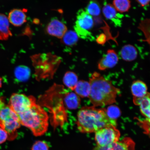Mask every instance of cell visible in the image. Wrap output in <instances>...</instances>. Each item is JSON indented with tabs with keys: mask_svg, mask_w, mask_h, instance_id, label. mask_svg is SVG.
Segmentation results:
<instances>
[{
	"mask_svg": "<svg viewBox=\"0 0 150 150\" xmlns=\"http://www.w3.org/2000/svg\"><path fill=\"white\" fill-rule=\"evenodd\" d=\"M17 115L21 125L29 128L35 136H42L47 130L48 114L36 102Z\"/></svg>",
	"mask_w": 150,
	"mask_h": 150,
	"instance_id": "3957f363",
	"label": "cell"
},
{
	"mask_svg": "<svg viewBox=\"0 0 150 150\" xmlns=\"http://www.w3.org/2000/svg\"><path fill=\"white\" fill-rule=\"evenodd\" d=\"M74 91L76 95L81 98L89 97L91 92L89 82L84 80L78 81Z\"/></svg>",
	"mask_w": 150,
	"mask_h": 150,
	"instance_id": "2e32d148",
	"label": "cell"
},
{
	"mask_svg": "<svg viewBox=\"0 0 150 150\" xmlns=\"http://www.w3.org/2000/svg\"><path fill=\"white\" fill-rule=\"evenodd\" d=\"M133 102L139 106L141 112L145 117L144 120L140 121L141 125L148 134H150V93L143 98H133Z\"/></svg>",
	"mask_w": 150,
	"mask_h": 150,
	"instance_id": "52a82bcc",
	"label": "cell"
},
{
	"mask_svg": "<svg viewBox=\"0 0 150 150\" xmlns=\"http://www.w3.org/2000/svg\"><path fill=\"white\" fill-rule=\"evenodd\" d=\"M103 16L107 19L114 21L118 18V12L112 4H106L102 8Z\"/></svg>",
	"mask_w": 150,
	"mask_h": 150,
	"instance_id": "d6986e66",
	"label": "cell"
},
{
	"mask_svg": "<svg viewBox=\"0 0 150 150\" xmlns=\"http://www.w3.org/2000/svg\"><path fill=\"white\" fill-rule=\"evenodd\" d=\"M49 147L45 142L44 141H38L34 144L31 150H49Z\"/></svg>",
	"mask_w": 150,
	"mask_h": 150,
	"instance_id": "484cf974",
	"label": "cell"
},
{
	"mask_svg": "<svg viewBox=\"0 0 150 150\" xmlns=\"http://www.w3.org/2000/svg\"><path fill=\"white\" fill-rule=\"evenodd\" d=\"M2 85V79L1 78H0V88L1 87Z\"/></svg>",
	"mask_w": 150,
	"mask_h": 150,
	"instance_id": "4dcf8cb0",
	"label": "cell"
},
{
	"mask_svg": "<svg viewBox=\"0 0 150 150\" xmlns=\"http://www.w3.org/2000/svg\"><path fill=\"white\" fill-rule=\"evenodd\" d=\"M93 150H108V146L105 147H101L97 146Z\"/></svg>",
	"mask_w": 150,
	"mask_h": 150,
	"instance_id": "f1b7e54d",
	"label": "cell"
},
{
	"mask_svg": "<svg viewBox=\"0 0 150 150\" xmlns=\"http://www.w3.org/2000/svg\"><path fill=\"white\" fill-rule=\"evenodd\" d=\"M135 144L129 137L123 138L121 141L108 146V150H135Z\"/></svg>",
	"mask_w": 150,
	"mask_h": 150,
	"instance_id": "9a60e30c",
	"label": "cell"
},
{
	"mask_svg": "<svg viewBox=\"0 0 150 150\" xmlns=\"http://www.w3.org/2000/svg\"><path fill=\"white\" fill-rule=\"evenodd\" d=\"M45 31L51 36L62 39L67 31V27L61 21L57 18H53L47 25Z\"/></svg>",
	"mask_w": 150,
	"mask_h": 150,
	"instance_id": "ba28073f",
	"label": "cell"
},
{
	"mask_svg": "<svg viewBox=\"0 0 150 150\" xmlns=\"http://www.w3.org/2000/svg\"><path fill=\"white\" fill-rule=\"evenodd\" d=\"M63 82L69 89L71 91H74L78 82V76L74 72L68 71L65 74Z\"/></svg>",
	"mask_w": 150,
	"mask_h": 150,
	"instance_id": "ac0fdd59",
	"label": "cell"
},
{
	"mask_svg": "<svg viewBox=\"0 0 150 150\" xmlns=\"http://www.w3.org/2000/svg\"><path fill=\"white\" fill-rule=\"evenodd\" d=\"M76 24L83 29L89 31L92 29L94 25L93 17L87 11L81 9L77 14Z\"/></svg>",
	"mask_w": 150,
	"mask_h": 150,
	"instance_id": "30bf717a",
	"label": "cell"
},
{
	"mask_svg": "<svg viewBox=\"0 0 150 150\" xmlns=\"http://www.w3.org/2000/svg\"><path fill=\"white\" fill-rule=\"evenodd\" d=\"M119 57L115 50H108L98 63L99 70L104 71L115 67L119 62Z\"/></svg>",
	"mask_w": 150,
	"mask_h": 150,
	"instance_id": "9c48e42d",
	"label": "cell"
},
{
	"mask_svg": "<svg viewBox=\"0 0 150 150\" xmlns=\"http://www.w3.org/2000/svg\"><path fill=\"white\" fill-rule=\"evenodd\" d=\"M12 36L8 18L4 14H0V40H6Z\"/></svg>",
	"mask_w": 150,
	"mask_h": 150,
	"instance_id": "5bb4252c",
	"label": "cell"
},
{
	"mask_svg": "<svg viewBox=\"0 0 150 150\" xmlns=\"http://www.w3.org/2000/svg\"><path fill=\"white\" fill-rule=\"evenodd\" d=\"M112 5L118 12H128L131 7L130 0H113Z\"/></svg>",
	"mask_w": 150,
	"mask_h": 150,
	"instance_id": "44dd1931",
	"label": "cell"
},
{
	"mask_svg": "<svg viewBox=\"0 0 150 150\" xmlns=\"http://www.w3.org/2000/svg\"><path fill=\"white\" fill-rule=\"evenodd\" d=\"M107 114L110 119L116 120L121 115L120 109L115 105H111L106 109Z\"/></svg>",
	"mask_w": 150,
	"mask_h": 150,
	"instance_id": "d4e9b609",
	"label": "cell"
},
{
	"mask_svg": "<svg viewBox=\"0 0 150 150\" xmlns=\"http://www.w3.org/2000/svg\"><path fill=\"white\" fill-rule=\"evenodd\" d=\"M85 10L93 17L98 16L101 13L100 6L96 1L91 0L88 4Z\"/></svg>",
	"mask_w": 150,
	"mask_h": 150,
	"instance_id": "7402d4cb",
	"label": "cell"
},
{
	"mask_svg": "<svg viewBox=\"0 0 150 150\" xmlns=\"http://www.w3.org/2000/svg\"><path fill=\"white\" fill-rule=\"evenodd\" d=\"M36 102L33 96H27L23 94L14 93L11 97L8 106L17 114L30 107Z\"/></svg>",
	"mask_w": 150,
	"mask_h": 150,
	"instance_id": "8992f818",
	"label": "cell"
},
{
	"mask_svg": "<svg viewBox=\"0 0 150 150\" xmlns=\"http://www.w3.org/2000/svg\"><path fill=\"white\" fill-rule=\"evenodd\" d=\"M120 55L123 60L131 62L136 59L138 52L135 47L132 45L127 44L122 48L120 52Z\"/></svg>",
	"mask_w": 150,
	"mask_h": 150,
	"instance_id": "4fadbf2b",
	"label": "cell"
},
{
	"mask_svg": "<svg viewBox=\"0 0 150 150\" xmlns=\"http://www.w3.org/2000/svg\"><path fill=\"white\" fill-rule=\"evenodd\" d=\"M76 125L81 132L90 133L110 125L116 126L117 122L108 117L106 109L86 106L79 110Z\"/></svg>",
	"mask_w": 150,
	"mask_h": 150,
	"instance_id": "6da1fadb",
	"label": "cell"
},
{
	"mask_svg": "<svg viewBox=\"0 0 150 150\" xmlns=\"http://www.w3.org/2000/svg\"><path fill=\"white\" fill-rule=\"evenodd\" d=\"M8 133L4 129L0 127V144L4 142L8 139Z\"/></svg>",
	"mask_w": 150,
	"mask_h": 150,
	"instance_id": "4316f807",
	"label": "cell"
},
{
	"mask_svg": "<svg viewBox=\"0 0 150 150\" xmlns=\"http://www.w3.org/2000/svg\"><path fill=\"white\" fill-rule=\"evenodd\" d=\"M21 125L18 116L8 105L5 104L0 108V127L8 133V139L16 138L17 131Z\"/></svg>",
	"mask_w": 150,
	"mask_h": 150,
	"instance_id": "277c9868",
	"label": "cell"
},
{
	"mask_svg": "<svg viewBox=\"0 0 150 150\" xmlns=\"http://www.w3.org/2000/svg\"><path fill=\"white\" fill-rule=\"evenodd\" d=\"M15 76L20 81H25L29 78L30 75L29 69L28 67L20 66L16 67L15 71Z\"/></svg>",
	"mask_w": 150,
	"mask_h": 150,
	"instance_id": "603a6c76",
	"label": "cell"
},
{
	"mask_svg": "<svg viewBox=\"0 0 150 150\" xmlns=\"http://www.w3.org/2000/svg\"><path fill=\"white\" fill-rule=\"evenodd\" d=\"M120 134L116 126L110 125L99 129L95 132V140L97 146L107 147L119 140Z\"/></svg>",
	"mask_w": 150,
	"mask_h": 150,
	"instance_id": "5b68a950",
	"label": "cell"
},
{
	"mask_svg": "<svg viewBox=\"0 0 150 150\" xmlns=\"http://www.w3.org/2000/svg\"><path fill=\"white\" fill-rule=\"evenodd\" d=\"M131 93L133 98H140L146 96L149 93L146 84L140 80L134 81L131 84Z\"/></svg>",
	"mask_w": 150,
	"mask_h": 150,
	"instance_id": "7c38bea8",
	"label": "cell"
},
{
	"mask_svg": "<svg viewBox=\"0 0 150 150\" xmlns=\"http://www.w3.org/2000/svg\"><path fill=\"white\" fill-rule=\"evenodd\" d=\"M26 9H14L9 12L8 20L9 23L16 27H20L27 22Z\"/></svg>",
	"mask_w": 150,
	"mask_h": 150,
	"instance_id": "8fae6325",
	"label": "cell"
},
{
	"mask_svg": "<svg viewBox=\"0 0 150 150\" xmlns=\"http://www.w3.org/2000/svg\"><path fill=\"white\" fill-rule=\"evenodd\" d=\"M62 42L65 45L73 46L77 43L79 37L75 31H67L62 39Z\"/></svg>",
	"mask_w": 150,
	"mask_h": 150,
	"instance_id": "ffe728a7",
	"label": "cell"
},
{
	"mask_svg": "<svg viewBox=\"0 0 150 150\" xmlns=\"http://www.w3.org/2000/svg\"><path fill=\"white\" fill-rule=\"evenodd\" d=\"M74 29L78 37L81 39L91 41H93L94 39L91 33L89 31L80 27L76 23L74 26Z\"/></svg>",
	"mask_w": 150,
	"mask_h": 150,
	"instance_id": "cb8c5ba5",
	"label": "cell"
},
{
	"mask_svg": "<svg viewBox=\"0 0 150 150\" xmlns=\"http://www.w3.org/2000/svg\"><path fill=\"white\" fill-rule=\"evenodd\" d=\"M91 92L89 98L93 106L103 107L116 102L120 89L114 86L110 80L99 73H93L89 78Z\"/></svg>",
	"mask_w": 150,
	"mask_h": 150,
	"instance_id": "7a4b0ae2",
	"label": "cell"
},
{
	"mask_svg": "<svg viewBox=\"0 0 150 150\" xmlns=\"http://www.w3.org/2000/svg\"><path fill=\"white\" fill-rule=\"evenodd\" d=\"M5 104V103L4 102L3 99L1 97H0V108L2 107Z\"/></svg>",
	"mask_w": 150,
	"mask_h": 150,
	"instance_id": "f546056e",
	"label": "cell"
},
{
	"mask_svg": "<svg viewBox=\"0 0 150 150\" xmlns=\"http://www.w3.org/2000/svg\"><path fill=\"white\" fill-rule=\"evenodd\" d=\"M64 102L67 108L74 110L76 109L79 106L81 100L80 97L76 93H69L65 96Z\"/></svg>",
	"mask_w": 150,
	"mask_h": 150,
	"instance_id": "e0dca14e",
	"label": "cell"
},
{
	"mask_svg": "<svg viewBox=\"0 0 150 150\" xmlns=\"http://www.w3.org/2000/svg\"><path fill=\"white\" fill-rule=\"evenodd\" d=\"M136 1L142 7L147 6L150 3V0H136Z\"/></svg>",
	"mask_w": 150,
	"mask_h": 150,
	"instance_id": "83f0119b",
	"label": "cell"
}]
</instances>
